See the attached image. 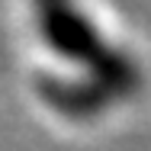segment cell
<instances>
[{
	"label": "cell",
	"mask_w": 151,
	"mask_h": 151,
	"mask_svg": "<svg viewBox=\"0 0 151 151\" xmlns=\"http://www.w3.org/2000/svg\"><path fill=\"white\" fill-rule=\"evenodd\" d=\"M35 35L55 58L77 74H87L113 103H122L142 90V68L122 45L109 42L106 32L96 26L74 3H39L32 10Z\"/></svg>",
	"instance_id": "cell-1"
},
{
	"label": "cell",
	"mask_w": 151,
	"mask_h": 151,
	"mask_svg": "<svg viewBox=\"0 0 151 151\" xmlns=\"http://www.w3.org/2000/svg\"><path fill=\"white\" fill-rule=\"evenodd\" d=\"M32 93L39 96V103L68 122H90L100 119L106 109H113L116 103L93 84L87 74L77 71H55V68H42L32 74Z\"/></svg>",
	"instance_id": "cell-2"
}]
</instances>
